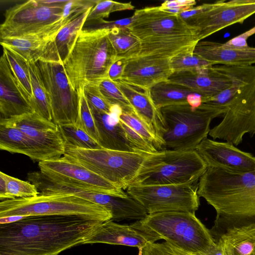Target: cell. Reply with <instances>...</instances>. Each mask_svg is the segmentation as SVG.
Returning a JSON list of instances; mask_svg holds the SVG:
<instances>
[{"label": "cell", "instance_id": "6da1fadb", "mask_svg": "<svg viewBox=\"0 0 255 255\" xmlns=\"http://www.w3.org/2000/svg\"><path fill=\"white\" fill-rule=\"evenodd\" d=\"M102 223L74 215H42L0 224V255H59L84 244Z\"/></svg>", "mask_w": 255, "mask_h": 255}, {"label": "cell", "instance_id": "7a4b0ae2", "mask_svg": "<svg viewBox=\"0 0 255 255\" xmlns=\"http://www.w3.org/2000/svg\"><path fill=\"white\" fill-rule=\"evenodd\" d=\"M199 180L198 196L216 211L209 230L215 243L230 230L255 225V171L235 172L208 167Z\"/></svg>", "mask_w": 255, "mask_h": 255}, {"label": "cell", "instance_id": "3957f363", "mask_svg": "<svg viewBox=\"0 0 255 255\" xmlns=\"http://www.w3.org/2000/svg\"><path fill=\"white\" fill-rule=\"evenodd\" d=\"M110 30L85 29L79 32L63 65L72 87L79 92L89 83L108 77L116 54L109 39Z\"/></svg>", "mask_w": 255, "mask_h": 255}, {"label": "cell", "instance_id": "277c9868", "mask_svg": "<svg viewBox=\"0 0 255 255\" xmlns=\"http://www.w3.org/2000/svg\"><path fill=\"white\" fill-rule=\"evenodd\" d=\"M227 108L202 103L192 108L188 104L164 107L160 109L165 125L162 139L165 149L196 150L207 137L212 120L224 115Z\"/></svg>", "mask_w": 255, "mask_h": 255}, {"label": "cell", "instance_id": "5b68a950", "mask_svg": "<svg viewBox=\"0 0 255 255\" xmlns=\"http://www.w3.org/2000/svg\"><path fill=\"white\" fill-rule=\"evenodd\" d=\"M207 168L196 150H158L146 154L140 169L128 187L193 184L199 179Z\"/></svg>", "mask_w": 255, "mask_h": 255}, {"label": "cell", "instance_id": "8992f818", "mask_svg": "<svg viewBox=\"0 0 255 255\" xmlns=\"http://www.w3.org/2000/svg\"><path fill=\"white\" fill-rule=\"evenodd\" d=\"M42 215H74L103 223L112 218L111 212L105 207L72 194H38L0 202V218Z\"/></svg>", "mask_w": 255, "mask_h": 255}, {"label": "cell", "instance_id": "52a82bcc", "mask_svg": "<svg viewBox=\"0 0 255 255\" xmlns=\"http://www.w3.org/2000/svg\"><path fill=\"white\" fill-rule=\"evenodd\" d=\"M140 221L161 239L192 255L207 254L216 245L209 230L195 213H156L147 214Z\"/></svg>", "mask_w": 255, "mask_h": 255}, {"label": "cell", "instance_id": "ba28073f", "mask_svg": "<svg viewBox=\"0 0 255 255\" xmlns=\"http://www.w3.org/2000/svg\"><path fill=\"white\" fill-rule=\"evenodd\" d=\"M146 154L103 148L85 149L65 145L63 156L122 189H127L140 169Z\"/></svg>", "mask_w": 255, "mask_h": 255}, {"label": "cell", "instance_id": "9c48e42d", "mask_svg": "<svg viewBox=\"0 0 255 255\" xmlns=\"http://www.w3.org/2000/svg\"><path fill=\"white\" fill-rule=\"evenodd\" d=\"M71 20L63 18V8L30 0L7 9L0 26V38L43 34L51 37Z\"/></svg>", "mask_w": 255, "mask_h": 255}, {"label": "cell", "instance_id": "30bf717a", "mask_svg": "<svg viewBox=\"0 0 255 255\" xmlns=\"http://www.w3.org/2000/svg\"><path fill=\"white\" fill-rule=\"evenodd\" d=\"M35 63L50 104L52 122L57 126H79L81 95L71 85L63 63L42 60Z\"/></svg>", "mask_w": 255, "mask_h": 255}, {"label": "cell", "instance_id": "8fae6325", "mask_svg": "<svg viewBox=\"0 0 255 255\" xmlns=\"http://www.w3.org/2000/svg\"><path fill=\"white\" fill-rule=\"evenodd\" d=\"M198 185H153L129 187L127 193L138 202L148 214L182 211L195 213L200 205Z\"/></svg>", "mask_w": 255, "mask_h": 255}, {"label": "cell", "instance_id": "7c38bea8", "mask_svg": "<svg viewBox=\"0 0 255 255\" xmlns=\"http://www.w3.org/2000/svg\"><path fill=\"white\" fill-rule=\"evenodd\" d=\"M246 133L255 134V80L243 87L227 107L223 120L210 129L214 139L240 144Z\"/></svg>", "mask_w": 255, "mask_h": 255}, {"label": "cell", "instance_id": "4fadbf2b", "mask_svg": "<svg viewBox=\"0 0 255 255\" xmlns=\"http://www.w3.org/2000/svg\"><path fill=\"white\" fill-rule=\"evenodd\" d=\"M255 13V0H218L209 3L190 26L201 41L230 25L243 23Z\"/></svg>", "mask_w": 255, "mask_h": 255}, {"label": "cell", "instance_id": "5bb4252c", "mask_svg": "<svg viewBox=\"0 0 255 255\" xmlns=\"http://www.w3.org/2000/svg\"><path fill=\"white\" fill-rule=\"evenodd\" d=\"M128 28L140 40L149 37L196 34L178 15L161 9L159 6L137 9Z\"/></svg>", "mask_w": 255, "mask_h": 255}, {"label": "cell", "instance_id": "9a60e30c", "mask_svg": "<svg viewBox=\"0 0 255 255\" xmlns=\"http://www.w3.org/2000/svg\"><path fill=\"white\" fill-rule=\"evenodd\" d=\"M160 238L140 220L122 225L109 220L101 223L84 244L103 243L136 247L141 252L148 244Z\"/></svg>", "mask_w": 255, "mask_h": 255}, {"label": "cell", "instance_id": "2e32d148", "mask_svg": "<svg viewBox=\"0 0 255 255\" xmlns=\"http://www.w3.org/2000/svg\"><path fill=\"white\" fill-rule=\"evenodd\" d=\"M196 150L208 167L235 172L255 171V156L239 149L231 143L217 141L207 137Z\"/></svg>", "mask_w": 255, "mask_h": 255}, {"label": "cell", "instance_id": "e0dca14e", "mask_svg": "<svg viewBox=\"0 0 255 255\" xmlns=\"http://www.w3.org/2000/svg\"><path fill=\"white\" fill-rule=\"evenodd\" d=\"M0 124L16 128L60 158L65 152V143L58 126L35 112L0 119Z\"/></svg>", "mask_w": 255, "mask_h": 255}, {"label": "cell", "instance_id": "ac0fdd59", "mask_svg": "<svg viewBox=\"0 0 255 255\" xmlns=\"http://www.w3.org/2000/svg\"><path fill=\"white\" fill-rule=\"evenodd\" d=\"M38 166L40 171L45 175L67 178L112 195L121 197L128 195L120 187L82 165L67 160L63 156L56 159L39 162Z\"/></svg>", "mask_w": 255, "mask_h": 255}, {"label": "cell", "instance_id": "d6986e66", "mask_svg": "<svg viewBox=\"0 0 255 255\" xmlns=\"http://www.w3.org/2000/svg\"><path fill=\"white\" fill-rule=\"evenodd\" d=\"M170 58L145 56L128 60L122 81L131 85L149 90L165 81L173 73Z\"/></svg>", "mask_w": 255, "mask_h": 255}, {"label": "cell", "instance_id": "ffe728a7", "mask_svg": "<svg viewBox=\"0 0 255 255\" xmlns=\"http://www.w3.org/2000/svg\"><path fill=\"white\" fill-rule=\"evenodd\" d=\"M0 119L34 112L3 53L0 59Z\"/></svg>", "mask_w": 255, "mask_h": 255}, {"label": "cell", "instance_id": "44dd1931", "mask_svg": "<svg viewBox=\"0 0 255 255\" xmlns=\"http://www.w3.org/2000/svg\"><path fill=\"white\" fill-rule=\"evenodd\" d=\"M192 90L202 98L214 96L231 86L230 79L213 65L200 69L173 72L167 80Z\"/></svg>", "mask_w": 255, "mask_h": 255}, {"label": "cell", "instance_id": "7402d4cb", "mask_svg": "<svg viewBox=\"0 0 255 255\" xmlns=\"http://www.w3.org/2000/svg\"><path fill=\"white\" fill-rule=\"evenodd\" d=\"M88 105L98 132V143L102 148L131 152H143L128 139L120 121L119 116L123 112L120 107L117 106L113 113L108 114Z\"/></svg>", "mask_w": 255, "mask_h": 255}, {"label": "cell", "instance_id": "603a6c76", "mask_svg": "<svg viewBox=\"0 0 255 255\" xmlns=\"http://www.w3.org/2000/svg\"><path fill=\"white\" fill-rule=\"evenodd\" d=\"M116 82L135 114L164 145L162 135L165 129V123L160 110L155 107L151 99L149 90L131 85L122 80Z\"/></svg>", "mask_w": 255, "mask_h": 255}, {"label": "cell", "instance_id": "cb8c5ba5", "mask_svg": "<svg viewBox=\"0 0 255 255\" xmlns=\"http://www.w3.org/2000/svg\"><path fill=\"white\" fill-rule=\"evenodd\" d=\"M193 53L216 64L250 66L255 64V47H229L216 42L199 41Z\"/></svg>", "mask_w": 255, "mask_h": 255}, {"label": "cell", "instance_id": "d4e9b609", "mask_svg": "<svg viewBox=\"0 0 255 255\" xmlns=\"http://www.w3.org/2000/svg\"><path fill=\"white\" fill-rule=\"evenodd\" d=\"M0 148L25 155L39 162L60 157L19 129L0 124Z\"/></svg>", "mask_w": 255, "mask_h": 255}, {"label": "cell", "instance_id": "484cf974", "mask_svg": "<svg viewBox=\"0 0 255 255\" xmlns=\"http://www.w3.org/2000/svg\"><path fill=\"white\" fill-rule=\"evenodd\" d=\"M198 41L197 35L193 34L146 38L140 40L141 50L138 56L171 59L181 53L193 50Z\"/></svg>", "mask_w": 255, "mask_h": 255}, {"label": "cell", "instance_id": "4316f807", "mask_svg": "<svg viewBox=\"0 0 255 255\" xmlns=\"http://www.w3.org/2000/svg\"><path fill=\"white\" fill-rule=\"evenodd\" d=\"M92 8L65 25L55 37L47 44L39 60L63 63L70 52L79 32L83 29Z\"/></svg>", "mask_w": 255, "mask_h": 255}, {"label": "cell", "instance_id": "83f0119b", "mask_svg": "<svg viewBox=\"0 0 255 255\" xmlns=\"http://www.w3.org/2000/svg\"><path fill=\"white\" fill-rule=\"evenodd\" d=\"M215 67L230 79L231 86L214 96L202 98V103L227 109L238 92L243 87L255 80V66L221 65Z\"/></svg>", "mask_w": 255, "mask_h": 255}, {"label": "cell", "instance_id": "f1b7e54d", "mask_svg": "<svg viewBox=\"0 0 255 255\" xmlns=\"http://www.w3.org/2000/svg\"><path fill=\"white\" fill-rule=\"evenodd\" d=\"M151 99L155 107L188 104V96L194 92L183 86L165 81L159 82L149 89Z\"/></svg>", "mask_w": 255, "mask_h": 255}, {"label": "cell", "instance_id": "f546056e", "mask_svg": "<svg viewBox=\"0 0 255 255\" xmlns=\"http://www.w3.org/2000/svg\"><path fill=\"white\" fill-rule=\"evenodd\" d=\"M220 240L228 255H255V225L234 229Z\"/></svg>", "mask_w": 255, "mask_h": 255}, {"label": "cell", "instance_id": "4dcf8cb0", "mask_svg": "<svg viewBox=\"0 0 255 255\" xmlns=\"http://www.w3.org/2000/svg\"><path fill=\"white\" fill-rule=\"evenodd\" d=\"M108 36L117 59L130 60L137 57L141 50L140 40L128 28L110 29Z\"/></svg>", "mask_w": 255, "mask_h": 255}, {"label": "cell", "instance_id": "1f68e13d", "mask_svg": "<svg viewBox=\"0 0 255 255\" xmlns=\"http://www.w3.org/2000/svg\"><path fill=\"white\" fill-rule=\"evenodd\" d=\"M49 42L46 40L30 37L8 38L0 40L1 46L13 50L28 62H35L39 60Z\"/></svg>", "mask_w": 255, "mask_h": 255}, {"label": "cell", "instance_id": "d6a6232c", "mask_svg": "<svg viewBox=\"0 0 255 255\" xmlns=\"http://www.w3.org/2000/svg\"><path fill=\"white\" fill-rule=\"evenodd\" d=\"M33 99L31 104L34 112L52 122L50 104L39 79L35 62H28Z\"/></svg>", "mask_w": 255, "mask_h": 255}, {"label": "cell", "instance_id": "836d02e7", "mask_svg": "<svg viewBox=\"0 0 255 255\" xmlns=\"http://www.w3.org/2000/svg\"><path fill=\"white\" fill-rule=\"evenodd\" d=\"M12 71L28 96L30 105L33 99L28 62L21 55L4 46H2Z\"/></svg>", "mask_w": 255, "mask_h": 255}, {"label": "cell", "instance_id": "e575fe53", "mask_svg": "<svg viewBox=\"0 0 255 255\" xmlns=\"http://www.w3.org/2000/svg\"><path fill=\"white\" fill-rule=\"evenodd\" d=\"M65 145L85 149L102 148L98 142L78 126H58Z\"/></svg>", "mask_w": 255, "mask_h": 255}, {"label": "cell", "instance_id": "d590c367", "mask_svg": "<svg viewBox=\"0 0 255 255\" xmlns=\"http://www.w3.org/2000/svg\"><path fill=\"white\" fill-rule=\"evenodd\" d=\"M134 8V6L131 2H120L112 0H97L95 6L90 11L85 23L88 22L90 25L108 17L112 12L132 10Z\"/></svg>", "mask_w": 255, "mask_h": 255}, {"label": "cell", "instance_id": "8d00e7d4", "mask_svg": "<svg viewBox=\"0 0 255 255\" xmlns=\"http://www.w3.org/2000/svg\"><path fill=\"white\" fill-rule=\"evenodd\" d=\"M98 84L101 94L110 105L120 107L123 112H134L116 82L108 77L98 82Z\"/></svg>", "mask_w": 255, "mask_h": 255}, {"label": "cell", "instance_id": "74e56055", "mask_svg": "<svg viewBox=\"0 0 255 255\" xmlns=\"http://www.w3.org/2000/svg\"><path fill=\"white\" fill-rule=\"evenodd\" d=\"M170 64L173 72L195 70L213 66L211 62L194 54L193 50L181 53L171 58Z\"/></svg>", "mask_w": 255, "mask_h": 255}, {"label": "cell", "instance_id": "f35d334b", "mask_svg": "<svg viewBox=\"0 0 255 255\" xmlns=\"http://www.w3.org/2000/svg\"><path fill=\"white\" fill-rule=\"evenodd\" d=\"M120 120L152 144L157 150L165 149L164 146L146 125L134 112H122Z\"/></svg>", "mask_w": 255, "mask_h": 255}, {"label": "cell", "instance_id": "ab89813d", "mask_svg": "<svg viewBox=\"0 0 255 255\" xmlns=\"http://www.w3.org/2000/svg\"><path fill=\"white\" fill-rule=\"evenodd\" d=\"M0 177L5 181L8 199L29 198L39 194L36 186L29 181L20 180L1 171Z\"/></svg>", "mask_w": 255, "mask_h": 255}, {"label": "cell", "instance_id": "60d3db41", "mask_svg": "<svg viewBox=\"0 0 255 255\" xmlns=\"http://www.w3.org/2000/svg\"><path fill=\"white\" fill-rule=\"evenodd\" d=\"M83 93L88 104L100 111L110 114L117 106L110 105L105 100L99 90L98 82L86 84Z\"/></svg>", "mask_w": 255, "mask_h": 255}, {"label": "cell", "instance_id": "b9f144b4", "mask_svg": "<svg viewBox=\"0 0 255 255\" xmlns=\"http://www.w3.org/2000/svg\"><path fill=\"white\" fill-rule=\"evenodd\" d=\"M79 93L81 95V103L79 127L98 142L97 129L94 117L83 93V89Z\"/></svg>", "mask_w": 255, "mask_h": 255}, {"label": "cell", "instance_id": "7bdbcfd3", "mask_svg": "<svg viewBox=\"0 0 255 255\" xmlns=\"http://www.w3.org/2000/svg\"><path fill=\"white\" fill-rule=\"evenodd\" d=\"M141 255H194L165 242L150 243L141 251Z\"/></svg>", "mask_w": 255, "mask_h": 255}, {"label": "cell", "instance_id": "ee69618b", "mask_svg": "<svg viewBox=\"0 0 255 255\" xmlns=\"http://www.w3.org/2000/svg\"><path fill=\"white\" fill-rule=\"evenodd\" d=\"M97 0H68L63 8V17H77L94 7Z\"/></svg>", "mask_w": 255, "mask_h": 255}, {"label": "cell", "instance_id": "f6af8a7d", "mask_svg": "<svg viewBox=\"0 0 255 255\" xmlns=\"http://www.w3.org/2000/svg\"><path fill=\"white\" fill-rule=\"evenodd\" d=\"M120 121L128 139L140 151L147 153L158 151L152 144L148 142L126 124L120 120Z\"/></svg>", "mask_w": 255, "mask_h": 255}, {"label": "cell", "instance_id": "bcb514c9", "mask_svg": "<svg viewBox=\"0 0 255 255\" xmlns=\"http://www.w3.org/2000/svg\"><path fill=\"white\" fill-rule=\"evenodd\" d=\"M196 4V1L194 0H165L159 7L166 12L179 15L193 7Z\"/></svg>", "mask_w": 255, "mask_h": 255}, {"label": "cell", "instance_id": "7dc6e473", "mask_svg": "<svg viewBox=\"0 0 255 255\" xmlns=\"http://www.w3.org/2000/svg\"><path fill=\"white\" fill-rule=\"evenodd\" d=\"M132 21V16L114 21H101L93 23L85 29H112L114 28H128Z\"/></svg>", "mask_w": 255, "mask_h": 255}, {"label": "cell", "instance_id": "c3c4849f", "mask_svg": "<svg viewBox=\"0 0 255 255\" xmlns=\"http://www.w3.org/2000/svg\"><path fill=\"white\" fill-rule=\"evenodd\" d=\"M127 62L126 59H117L110 68L108 78L114 82L121 80Z\"/></svg>", "mask_w": 255, "mask_h": 255}, {"label": "cell", "instance_id": "681fc988", "mask_svg": "<svg viewBox=\"0 0 255 255\" xmlns=\"http://www.w3.org/2000/svg\"><path fill=\"white\" fill-rule=\"evenodd\" d=\"M255 33V26L224 43L226 46L236 48L248 47V38Z\"/></svg>", "mask_w": 255, "mask_h": 255}, {"label": "cell", "instance_id": "f907efd6", "mask_svg": "<svg viewBox=\"0 0 255 255\" xmlns=\"http://www.w3.org/2000/svg\"><path fill=\"white\" fill-rule=\"evenodd\" d=\"M209 4V3H203L202 5L193 7L181 13L178 15L188 25L191 27L192 22L199 14L207 8Z\"/></svg>", "mask_w": 255, "mask_h": 255}, {"label": "cell", "instance_id": "816d5d0a", "mask_svg": "<svg viewBox=\"0 0 255 255\" xmlns=\"http://www.w3.org/2000/svg\"><path fill=\"white\" fill-rule=\"evenodd\" d=\"M187 101L192 108L196 109L202 105V97L196 93H193L188 96Z\"/></svg>", "mask_w": 255, "mask_h": 255}, {"label": "cell", "instance_id": "f5cc1de1", "mask_svg": "<svg viewBox=\"0 0 255 255\" xmlns=\"http://www.w3.org/2000/svg\"><path fill=\"white\" fill-rule=\"evenodd\" d=\"M202 255H228L224 243L221 240L216 243V245L207 254Z\"/></svg>", "mask_w": 255, "mask_h": 255}, {"label": "cell", "instance_id": "db71d44e", "mask_svg": "<svg viewBox=\"0 0 255 255\" xmlns=\"http://www.w3.org/2000/svg\"><path fill=\"white\" fill-rule=\"evenodd\" d=\"M0 199L1 201L8 199L5 182L1 177H0Z\"/></svg>", "mask_w": 255, "mask_h": 255}, {"label": "cell", "instance_id": "11a10c76", "mask_svg": "<svg viewBox=\"0 0 255 255\" xmlns=\"http://www.w3.org/2000/svg\"><path fill=\"white\" fill-rule=\"evenodd\" d=\"M26 217L22 216H14L0 218V224H8L17 221Z\"/></svg>", "mask_w": 255, "mask_h": 255}]
</instances>
